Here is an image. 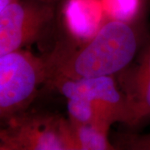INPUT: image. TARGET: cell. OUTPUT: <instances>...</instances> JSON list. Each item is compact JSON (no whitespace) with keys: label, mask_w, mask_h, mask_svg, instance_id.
<instances>
[{"label":"cell","mask_w":150,"mask_h":150,"mask_svg":"<svg viewBox=\"0 0 150 150\" xmlns=\"http://www.w3.org/2000/svg\"><path fill=\"white\" fill-rule=\"evenodd\" d=\"M69 122V138L73 150H112L116 148L108 139L109 129L92 123Z\"/></svg>","instance_id":"8"},{"label":"cell","mask_w":150,"mask_h":150,"mask_svg":"<svg viewBox=\"0 0 150 150\" xmlns=\"http://www.w3.org/2000/svg\"><path fill=\"white\" fill-rule=\"evenodd\" d=\"M108 20L135 23L143 13L144 0H101Z\"/></svg>","instance_id":"9"},{"label":"cell","mask_w":150,"mask_h":150,"mask_svg":"<svg viewBox=\"0 0 150 150\" xmlns=\"http://www.w3.org/2000/svg\"><path fill=\"white\" fill-rule=\"evenodd\" d=\"M13 0H0V11L4 8L8 4H9Z\"/></svg>","instance_id":"11"},{"label":"cell","mask_w":150,"mask_h":150,"mask_svg":"<svg viewBox=\"0 0 150 150\" xmlns=\"http://www.w3.org/2000/svg\"><path fill=\"white\" fill-rule=\"evenodd\" d=\"M48 77L45 56L24 48L0 56V121L29 108Z\"/></svg>","instance_id":"2"},{"label":"cell","mask_w":150,"mask_h":150,"mask_svg":"<svg viewBox=\"0 0 150 150\" xmlns=\"http://www.w3.org/2000/svg\"><path fill=\"white\" fill-rule=\"evenodd\" d=\"M123 149L132 150H150V133L148 134H131L123 140Z\"/></svg>","instance_id":"10"},{"label":"cell","mask_w":150,"mask_h":150,"mask_svg":"<svg viewBox=\"0 0 150 150\" xmlns=\"http://www.w3.org/2000/svg\"><path fill=\"white\" fill-rule=\"evenodd\" d=\"M141 44L138 22L108 20L84 43L59 44L45 56L47 83L54 78L83 79L121 74L132 63Z\"/></svg>","instance_id":"1"},{"label":"cell","mask_w":150,"mask_h":150,"mask_svg":"<svg viewBox=\"0 0 150 150\" xmlns=\"http://www.w3.org/2000/svg\"><path fill=\"white\" fill-rule=\"evenodd\" d=\"M69 118L28 108L0 121V150H72Z\"/></svg>","instance_id":"3"},{"label":"cell","mask_w":150,"mask_h":150,"mask_svg":"<svg viewBox=\"0 0 150 150\" xmlns=\"http://www.w3.org/2000/svg\"><path fill=\"white\" fill-rule=\"evenodd\" d=\"M55 2L13 0L0 11V56L38 41L54 20Z\"/></svg>","instance_id":"4"},{"label":"cell","mask_w":150,"mask_h":150,"mask_svg":"<svg viewBox=\"0 0 150 150\" xmlns=\"http://www.w3.org/2000/svg\"><path fill=\"white\" fill-rule=\"evenodd\" d=\"M45 1H49V2H56L57 0H45Z\"/></svg>","instance_id":"12"},{"label":"cell","mask_w":150,"mask_h":150,"mask_svg":"<svg viewBox=\"0 0 150 150\" xmlns=\"http://www.w3.org/2000/svg\"><path fill=\"white\" fill-rule=\"evenodd\" d=\"M47 84L54 87L67 99L81 98L90 103L95 112L97 125L100 127L109 129L112 123H127L126 98L114 76L74 79L58 77Z\"/></svg>","instance_id":"5"},{"label":"cell","mask_w":150,"mask_h":150,"mask_svg":"<svg viewBox=\"0 0 150 150\" xmlns=\"http://www.w3.org/2000/svg\"><path fill=\"white\" fill-rule=\"evenodd\" d=\"M62 17L66 32L75 43L89 40L108 21L101 0H65Z\"/></svg>","instance_id":"7"},{"label":"cell","mask_w":150,"mask_h":150,"mask_svg":"<svg viewBox=\"0 0 150 150\" xmlns=\"http://www.w3.org/2000/svg\"><path fill=\"white\" fill-rule=\"evenodd\" d=\"M122 86L128 107L126 125L135 128L150 120V38L134 68L123 74Z\"/></svg>","instance_id":"6"}]
</instances>
